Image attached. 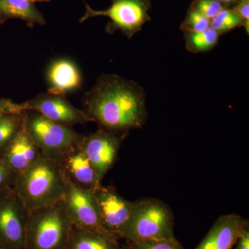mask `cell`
<instances>
[{
	"label": "cell",
	"instance_id": "19",
	"mask_svg": "<svg viewBox=\"0 0 249 249\" xmlns=\"http://www.w3.org/2000/svg\"><path fill=\"white\" fill-rule=\"evenodd\" d=\"M23 113L6 114L0 118V156L22 128Z\"/></svg>",
	"mask_w": 249,
	"mask_h": 249
},
{
	"label": "cell",
	"instance_id": "20",
	"mask_svg": "<svg viewBox=\"0 0 249 249\" xmlns=\"http://www.w3.org/2000/svg\"><path fill=\"white\" fill-rule=\"evenodd\" d=\"M244 26V21L232 10L223 9L213 19H211L210 27L220 36Z\"/></svg>",
	"mask_w": 249,
	"mask_h": 249
},
{
	"label": "cell",
	"instance_id": "6",
	"mask_svg": "<svg viewBox=\"0 0 249 249\" xmlns=\"http://www.w3.org/2000/svg\"><path fill=\"white\" fill-rule=\"evenodd\" d=\"M110 7L103 11L93 10L88 4L85 5L84 16L80 19L83 23L87 19L97 16H106L110 22L106 30L109 34L121 31L129 39L142 29V26L151 18L148 14L150 9V0H111Z\"/></svg>",
	"mask_w": 249,
	"mask_h": 249
},
{
	"label": "cell",
	"instance_id": "26",
	"mask_svg": "<svg viewBox=\"0 0 249 249\" xmlns=\"http://www.w3.org/2000/svg\"><path fill=\"white\" fill-rule=\"evenodd\" d=\"M245 22V27L247 33L249 32V1L242 0L237 6L231 9Z\"/></svg>",
	"mask_w": 249,
	"mask_h": 249
},
{
	"label": "cell",
	"instance_id": "8",
	"mask_svg": "<svg viewBox=\"0 0 249 249\" xmlns=\"http://www.w3.org/2000/svg\"><path fill=\"white\" fill-rule=\"evenodd\" d=\"M61 200L72 225L83 230L110 235L100 220L93 191L82 189L67 181Z\"/></svg>",
	"mask_w": 249,
	"mask_h": 249
},
{
	"label": "cell",
	"instance_id": "24",
	"mask_svg": "<svg viewBox=\"0 0 249 249\" xmlns=\"http://www.w3.org/2000/svg\"><path fill=\"white\" fill-rule=\"evenodd\" d=\"M18 175L0 157V190L14 187Z\"/></svg>",
	"mask_w": 249,
	"mask_h": 249
},
{
	"label": "cell",
	"instance_id": "21",
	"mask_svg": "<svg viewBox=\"0 0 249 249\" xmlns=\"http://www.w3.org/2000/svg\"><path fill=\"white\" fill-rule=\"evenodd\" d=\"M211 20L195 10L191 9L187 14L180 29L184 33L201 32L209 29Z\"/></svg>",
	"mask_w": 249,
	"mask_h": 249
},
{
	"label": "cell",
	"instance_id": "14",
	"mask_svg": "<svg viewBox=\"0 0 249 249\" xmlns=\"http://www.w3.org/2000/svg\"><path fill=\"white\" fill-rule=\"evenodd\" d=\"M42 155L22 125L0 157L15 173L19 175L35 164Z\"/></svg>",
	"mask_w": 249,
	"mask_h": 249
},
{
	"label": "cell",
	"instance_id": "28",
	"mask_svg": "<svg viewBox=\"0 0 249 249\" xmlns=\"http://www.w3.org/2000/svg\"><path fill=\"white\" fill-rule=\"evenodd\" d=\"M218 1L222 4V3H224V4H231V3L235 2L236 0H217Z\"/></svg>",
	"mask_w": 249,
	"mask_h": 249
},
{
	"label": "cell",
	"instance_id": "12",
	"mask_svg": "<svg viewBox=\"0 0 249 249\" xmlns=\"http://www.w3.org/2000/svg\"><path fill=\"white\" fill-rule=\"evenodd\" d=\"M57 161L65 179L71 184L93 192L102 185L94 167L80 145L67 152Z\"/></svg>",
	"mask_w": 249,
	"mask_h": 249
},
{
	"label": "cell",
	"instance_id": "10",
	"mask_svg": "<svg viewBox=\"0 0 249 249\" xmlns=\"http://www.w3.org/2000/svg\"><path fill=\"white\" fill-rule=\"evenodd\" d=\"M124 133L101 129L95 133L84 135L82 139L80 148L94 167L101 181L115 161Z\"/></svg>",
	"mask_w": 249,
	"mask_h": 249
},
{
	"label": "cell",
	"instance_id": "31",
	"mask_svg": "<svg viewBox=\"0 0 249 249\" xmlns=\"http://www.w3.org/2000/svg\"><path fill=\"white\" fill-rule=\"evenodd\" d=\"M0 249H1V248H0Z\"/></svg>",
	"mask_w": 249,
	"mask_h": 249
},
{
	"label": "cell",
	"instance_id": "4",
	"mask_svg": "<svg viewBox=\"0 0 249 249\" xmlns=\"http://www.w3.org/2000/svg\"><path fill=\"white\" fill-rule=\"evenodd\" d=\"M71 228L62 200L30 211L25 249H66Z\"/></svg>",
	"mask_w": 249,
	"mask_h": 249
},
{
	"label": "cell",
	"instance_id": "5",
	"mask_svg": "<svg viewBox=\"0 0 249 249\" xmlns=\"http://www.w3.org/2000/svg\"><path fill=\"white\" fill-rule=\"evenodd\" d=\"M23 125L41 153L55 160L79 145L84 137L72 127L49 120L35 111L23 113Z\"/></svg>",
	"mask_w": 249,
	"mask_h": 249
},
{
	"label": "cell",
	"instance_id": "13",
	"mask_svg": "<svg viewBox=\"0 0 249 249\" xmlns=\"http://www.w3.org/2000/svg\"><path fill=\"white\" fill-rule=\"evenodd\" d=\"M248 221L236 214L221 216L194 249H231L247 226Z\"/></svg>",
	"mask_w": 249,
	"mask_h": 249
},
{
	"label": "cell",
	"instance_id": "32",
	"mask_svg": "<svg viewBox=\"0 0 249 249\" xmlns=\"http://www.w3.org/2000/svg\"></svg>",
	"mask_w": 249,
	"mask_h": 249
},
{
	"label": "cell",
	"instance_id": "15",
	"mask_svg": "<svg viewBox=\"0 0 249 249\" xmlns=\"http://www.w3.org/2000/svg\"><path fill=\"white\" fill-rule=\"evenodd\" d=\"M49 85L48 92L66 96L81 88L82 80L78 66L72 60L60 58L49 65L46 73Z\"/></svg>",
	"mask_w": 249,
	"mask_h": 249
},
{
	"label": "cell",
	"instance_id": "2",
	"mask_svg": "<svg viewBox=\"0 0 249 249\" xmlns=\"http://www.w3.org/2000/svg\"><path fill=\"white\" fill-rule=\"evenodd\" d=\"M67 181L57 160L40 159L16 178L13 188L29 212L61 200Z\"/></svg>",
	"mask_w": 249,
	"mask_h": 249
},
{
	"label": "cell",
	"instance_id": "18",
	"mask_svg": "<svg viewBox=\"0 0 249 249\" xmlns=\"http://www.w3.org/2000/svg\"><path fill=\"white\" fill-rule=\"evenodd\" d=\"M219 36L211 27L201 32L184 33L187 50L194 53L209 52L217 45Z\"/></svg>",
	"mask_w": 249,
	"mask_h": 249
},
{
	"label": "cell",
	"instance_id": "16",
	"mask_svg": "<svg viewBox=\"0 0 249 249\" xmlns=\"http://www.w3.org/2000/svg\"><path fill=\"white\" fill-rule=\"evenodd\" d=\"M12 18L24 20L31 28L36 24H46L45 18L34 2L29 0H0V24Z\"/></svg>",
	"mask_w": 249,
	"mask_h": 249
},
{
	"label": "cell",
	"instance_id": "30",
	"mask_svg": "<svg viewBox=\"0 0 249 249\" xmlns=\"http://www.w3.org/2000/svg\"><path fill=\"white\" fill-rule=\"evenodd\" d=\"M246 1H249V0H246Z\"/></svg>",
	"mask_w": 249,
	"mask_h": 249
},
{
	"label": "cell",
	"instance_id": "27",
	"mask_svg": "<svg viewBox=\"0 0 249 249\" xmlns=\"http://www.w3.org/2000/svg\"><path fill=\"white\" fill-rule=\"evenodd\" d=\"M235 244V249H249V225L244 229Z\"/></svg>",
	"mask_w": 249,
	"mask_h": 249
},
{
	"label": "cell",
	"instance_id": "23",
	"mask_svg": "<svg viewBox=\"0 0 249 249\" xmlns=\"http://www.w3.org/2000/svg\"><path fill=\"white\" fill-rule=\"evenodd\" d=\"M191 9L197 11L211 20L224 9L217 0H196L192 4Z\"/></svg>",
	"mask_w": 249,
	"mask_h": 249
},
{
	"label": "cell",
	"instance_id": "3",
	"mask_svg": "<svg viewBox=\"0 0 249 249\" xmlns=\"http://www.w3.org/2000/svg\"><path fill=\"white\" fill-rule=\"evenodd\" d=\"M175 238L171 210L163 201L145 198L132 202L130 217L123 233L127 243Z\"/></svg>",
	"mask_w": 249,
	"mask_h": 249
},
{
	"label": "cell",
	"instance_id": "11",
	"mask_svg": "<svg viewBox=\"0 0 249 249\" xmlns=\"http://www.w3.org/2000/svg\"><path fill=\"white\" fill-rule=\"evenodd\" d=\"M93 193L103 227L117 240L122 238L132 212V202L119 196L112 187L101 185Z\"/></svg>",
	"mask_w": 249,
	"mask_h": 249
},
{
	"label": "cell",
	"instance_id": "1",
	"mask_svg": "<svg viewBox=\"0 0 249 249\" xmlns=\"http://www.w3.org/2000/svg\"><path fill=\"white\" fill-rule=\"evenodd\" d=\"M146 95L139 84L117 75L103 74L83 98V110L103 129L127 132L141 128L147 117Z\"/></svg>",
	"mask_w": 249,
	"mask_h": 249
},
{
	"label": "cell",
	"instance_id": "7",
	"mask_svg": "<svg viewBox=\"0 0 249 249\" xmlns=\"http://www.w3.org/2000/svg\"><path fill=\"white\" fill-rule=\"evenodd\" d=\"M28 216L13 187L0 190V248L25 249Z\"/></svg>",
	"mask_w": 249,
	"mask_h": 249
},
{
	"label": "cell",
	"instance_id": "17",
	"mask_svg": "<svg viewBox=\"0 0 249 249\" xmlns=\"http://www.w3.org/2000/svg\"><path fill=\"white\" fill-rule=\"evenodd\" d=\"M66 249H126L112 236L83 230L72 225Z\"/></svg>",
	"mask_w": 249,
	"mask_h": 249
},
{
	"label": "cell",
	"instance_id": "25",
	"mask_svg": "<svg viewBox=\"0 0 249 249\" xmlns=\"http://www.w3.org/2000/svg\"><path fill=\"white\" fill-rule=\"evenodd\" d=\"M24 112L21 103H16L12 100L0 99V118L6 114H22Z\"/></svg>",
	"mask_w": 249,
	"mask_h": 249
},
{
	"label": "cell",
	"instance_id": "29",
	"mask_svg": "<svg viewBox=\"0 0 249 249\" xmlns=\"http://www.w3.org/2000/svg\"><path fill=\"white\" fill-rule=\"evenodd\" d=\"M29 1H31V2H34V1H50L51 0H29Z\"/></svg>",
	"mask_w": 249,
	"mask_h": 249
},
{
	"label": "cell",
	"instance_id": "9",
	"mask_svg": "<svg viewBox=\"0 0 249 249\" xmlns=\"http://www.w3.org/2000/svg\"><path fill=\"white\" fill-rule=\"evenodd\" d=\"M21 104L24 111H35L49 120L70 127L78 124L94 122L86 111L75 107L66 96L61 95L40 93Z\"/></svg>",
	"mask_w": 249,
	"mask_h": 249
},
{
	"label": "cell",
	"instance_id": "22",
	"mask_svg": "<svg viewBox=\"0 0 249 249\" xmlns=\"http://www.w3.org/2000/svg\"><path fill=\"white\" fill-rule=\"evenodd\" d=\"M127 249H183L176 238L147 240L127 243Z\"/></svg>",
	"mask_w": 249,
	"mask_h": 249
}]
</instances>
